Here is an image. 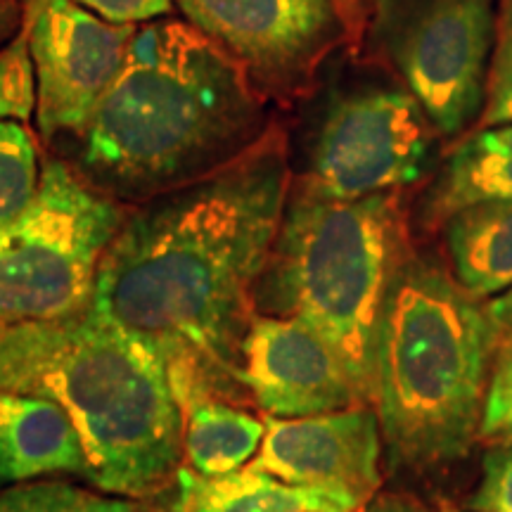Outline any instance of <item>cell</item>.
I'll return each instance as SVG.
<instances>
[{"label":"cell","instance_id":"obj_1","mask_svg":"<svg viewBox=\"0 0 512 512\" xmlns=\"http://www.w3.org/2000/svg\"><path fill=\"white\" fill-rule=\"evenodd\" d=\"M292 178L271 124L233 162L145 200L102 256L91 306L164 356L176 399H247L242 344Z\"/></svg>","mask_w":512,"mask_h":512},{"label":"cell","instance_id":"obj_2","mask_svg":"<svg viewBox=\"0 0 512 512\" xmlns=\"http://www.w3.org/2000/svg\"><path fill=\"white\" fill-rule=\"evenodd\" d=\"M268 128L264 95L233 57L185 19H157L79 133V171L145 202L233 162Z\"/></svg>","mask_w":512,"mask_h":512},{"label":"cell","instance_id":"obj_3","mask_svg":"<svg viewBox=\"0 0 512 512\" xmlns=\"http://www.w3.org/2000/svg\"><path fill=\"white\" fill-rule=\"evenodd\" d=\"M0 389L67 411L86 477L112 496L150 498L183 467V418L169 366L147 339L88 306L53 320L0 323Z\"/></svg>","mask_w":512,"mask_h":512},{"label":"cell","instance_id":"obj_4","mask_svg":"<svg viewBox=\"0 0 512 512\" xmlns=\"http://www.w3.org/2000/svg\"><path fill=\"white\" fill-rule=\"evenodd\" d=\"M498 337L486 306L408 245L389 280L375 342V411L394 472L439 470L479 434Z\"/></svg>","mask_w":512,"mask_h":512},{"label":"cell","instance_id":"obj_5","mask_svg":"<svg viewBox=\"0 0 512 512\" xmlns=\"http://www.w3.org/2000/svg\"><path fill=\"white\" fill-rule=\"evenodd\" d=\"M411 245L396 192L332 200L292 183L283 223L256 285V313L302 318L344 358L375 403V342L389 280Z\"/></svg>","mask_w":512,"mask_h":512},{"label":"cell","instance_id":"obj_6","mask_svg":"<svg viewBox=\"0 0 512 512\" xmlns=\"http://www.w3.org/2000/svg\"><path fill=\"white\" fill-rule=\"evenodd\" d=\"M126 216L117 197L48 157L34 202L0 233V323L88 309L102 256Z\"/></svg>","mask_w":512,"mask_h":512},{"label":"cell","instance_id":"obj_7","mask_svg":"<svg viewBox=\"0 0 512 512\" xmlns=\"http://www.w3.org/2000/svg\"><path fill=\"white\" fill-rule=\"evenodd\" d=\"M430 117L406 86L363 79L328 93L306 140L299 188L358 200L420 181L432 159Z\"/></svg>","mask_w":512,"mask_h":512},{"label":"cell","instance_id":"obj_8","mask_svg":"<svg viewBox=\"0 0 512 512\" xmlns=\"http://www.w3.org/2000/svg\"><path fill=\"white\" fill-rule=\"evenodd\" d=\"M368 34L441 136L479 119L496 34V0H370Z\"/></svg>","mask_w":512,"mask_h":512},{"label":"cell","instance_id":"obj_9","mask_svg":"<svg viewBox=\"0 0 512 512\" xmlns=\"http://www.w3.org/2000/svg\"><path fill=\"white\" fill-rule=\"evenodd\" d=\"M185 22L245 69L264 98L294 95L354 36L339 0H176Z\"/></svg>","mask_w":512,"mask_h":512},{"label":"cell","instance_id":"obj_10","mask_svg":"<svg viewBox=\"0 0 512 512\" xmlns=\"http://www.w3.org/2000/svg\"><path fill=\"white\" fill-rule=\"evenodd\" d=\"M38 76L43 140L79 133L124 69L138 27L112 24L74 0H24Z\"/></svg>","mask_w":512,"mask_h":512},{"label":"cell","instance_id":"obj_11","mask_svg":"<svg viewBox=\"0 0 512 512\" xmlns=\"http://www.w3.org/2000/svg\"><path fill=\"white\" fill-rule=\"evenodd\" d=\"M240 377L247 399L268 418L370 406L337 349L294 316L254 313L242 344Z\"/></svg>","mask_w":512,"mask_h":512},{"label":"cell","instance_id":"obj_12","mask_svg":"<svg viewBox=\"0 0 512 512\" xmlns=\"http://www.w3.org/2000/svg\"><path fill=\"white\" fill-rule=\"evenodd\" d=\"M382 427L373 406L306 418H268L249 467L290 484L344 491L368 503L382 484Z\"/></svg>","mask_w":512,"mask_h":512},{"label":"cell","instance_id":"obj_13","mask_svg":"<svg viewBox=\"0 0 512 512\" xmlns=\"http://www.w3.org/2000/svg\"><path fill=\"white\" fill-rule=\"evenodd\" d=\"M55 472L86 477V451L72 418L43 396L0 389V484Z\"/></svg>","mask_w":512,"mask_h":512},{"label":"cell","instance_id":"obj_14","mask_svg":"<svg viewBox=\"0 0 512 512\" xmlns=\"http://www.w3.org/2000/svg\"><path fill=\"white\" fill-rule=\"evenodd\" d=\"M174 489L169 512H354L363 508L344 491L290 484L249 465L219 477L197 475L183 465Z\"/></svg>","mask_w":512,"mask_h":512},{"label":"cell","instance_id":"obj_15","mask_svg":"<svg viewBox=\"0 0 512 512\" xmlns=\"http://www.w3.org/2000/svg\"><path fill=\"white\" fill-rule=\"evenodd\" d=\"M512 200V121L479 128L448 155L422 202L425 226H441L467 204Z\"/></svg>","mask_w":512,"mask_h":512},{"label":"cell","instance_id":"obj_16","mask_svg":"<svg viewBox=\"0 0 512 512\" xmlns=\"http://www.w3.org/2000/svg\"><path fill=\"white\" fill-rule=\"evenodd\" d=\"M176 401L183 418V458L197 475H228L256 456L266 418L202 389L185 392Z\"/></svg>","mask_w":512,"mask_h":512},{"label":"cell","instance_id":"obj_17","mask_svg":"<svg viewBox=\"0 0 512 512\" xmlns=\"http://www.w3.org/2000/svg\"><path fill=\"white\" fill-rule=\"evenodd\" d=\"M441 226L453 275L472 297L512 285V200L467 204Z\"/></svg>","mask_w":512,"mask_h":512},{"label":"cell","instance_id":"obj_18","mask_svg":"<svg viewBox=\"0 0 512 512\" xmlns=\"http://www.w3.org/2000/svg\"><path fill=\"white\" fill-rule=\"evenodd\" d=\"M41 169L34 138L24 124L0 119V233L34 202Z\"/></svg>","mask_w":512,"mask_h":512},{"label":"cell","instance_id":"obj_19","mask_svg":"<svg viewBox=\"0 0 512 512\" xmlns=\"http://www.w3.org/2000/svg\"><path fill=\"white\" fill-rule=\"evenodd\" d=\"M0 512H143V508L124 496H102L60 479H46L19 482L3 491Z\"/></svg>","mask_w":512,"mask_h":512},{"label":"cell","instance_id":"obj_20","mask_svg":"<svg viewBox=\"0 0 512 512\" xmlns=\"http://www.w3.org/2000/svg\"><path fill=\"white\" fill-rule=\"evenodd\" d=\"M38 107V76L31 53L29 29L22 22L17 34L0 46V119L27 124Z\"/></svg>","mask_w":512,"mask_h":512},{"label":"cell","instance_id":"obj_21","mask_svg":"<svg viewBox=\"0 0 512 512\" xmlns=\"http://www.w3.org/2000/svg\"><path fill=\"white\" fill-rule=\"evenodd\" d=\"M512 121V0H496V34L479 128Z\"/></svg>","mask_w":512,"mask_h":512},{"label":"cell","instance_id":"obj_22","mask_svg":"<svg viewBox=\"0 0 512 512\" xmlns=\"http://www.w3.org/2000/svg\"><path fill=\"white\" fill-rule=\"evenodd\" d=\"M477 439L489 446H512V339L496 347Z\"/></svg>","mask_w":512,"mask_h":512},{"label":"cell","instance_id":"obj_23","mask_svg":"<svg viewBox=\"0 0 512 512\" xmlns=\"http://www.w3.org/2000/svg\"><path fill=\"white\" fill-rule=\"evenodd\" d=\"M472 512H512V446H491L477 491L467 498Z\"/></svg>","mask_w":512,"mask_h":512},{"label":"cell","instance_id":"obj_24","mask_svg":"<svg viewBox=\"0 0 512 512\" xmlns=\"http://www.w3.org/2000/svg\"><path fill=\"white\" fill-rule=\"evenodd\" d=\"M112 24H150L169 17L176 0H74Z\"/></svg>","mask_w":512,"mask_h":512},{"label":"cell","instance_id":"obj_25","mask_svg":"<svg viewBox=\"0 0 512 512\" xmlns=\"http://www.w3.org/2000/svg\"><path fill=\"white\" fill-rule=\"evenodd\" d=\"M486 313H489L491 325L496 330L498 344L512 339V290L486 304Z\"/></svg>","mask_w":512,"mask_h":512},{"label":"cell","instance_id":"obj_26","mask_svg":"<svg viewBox=\"0 0 512 512\" xmlns=\"http://www.w3.org/2000/svg\"><path fill=\"white\" fill-rule=\"evenodd\" d=\"M24 22V0H0V46L17 34Z\"/></svg>","mask_w":512,"mask_h":512},{"label":"cell","instance_id":"obj_27","mask_svg":"<svg viewBox=\"0 0 512 512\" xmlns=\"http://www.w3.org/2000/svg\"><path fill=\"white\" fill-rule=\"evenodd\" d=\"M339 5H342L344 15H347L351 29L358 31L366 24V17H368V5L370 0H339Z\"/></svg>","mask_w":512,"mask_h":512},{"label":"cell","instance_id":"obj_28","mask_svg":"<svg viewBox=\"0 0 512 512\" xmlns=\"http://www.w3.org/2000/svg\"><path fill=\"white\" fill-rule=\"evenodd\" d=\"M370 512H420L418 505L401 496H380Z\"/></svg>","mask_w":512,"mask_h":512},{"label":"cell","instance_id":"obj_29","mask_svg":"<svg viewBox=\"0 0 512 512\" xmlns=\"http://www.w3.org/2000/svg\"><path fill=\"white\" fill-rule=\"evenodd\" d=\"M441 512H472V510H458V508H453V505L444 503V505H441Z\"/></svg>","mask_w":512,"mask_h":512},{"label":"cell","instance_id":"obj_30","mask_svg":"<svg viewBox=\"0 0 512 512\" xmlns=\"http://www.w3.org/2000/svg\"><path fill=\"white\" fill-rule=\"evenodd\" d=\"M354 512H370V510H366V508H358V510H354Z\"/></svg>","mask_w":512,"mask_h":512}]
</instances>
